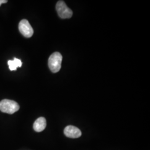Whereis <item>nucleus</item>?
Returning a JSON list of instances; mask_svg holds the SVG:
<instances>
[{
	"label": "nucleus",
	"instance_id": "obj_5",
	"mask_svg": "<svg viewBox=\"0 0 150 150\" xmlns=\"http://www.w3.org/2000/svg\"><path fill=\"white\" fill-rule=\"evenodd\" d=\"M64 134L66 137L69 138L76 139L81 136L82 132L79 128L74 126L70 125L65 127L64 129Z\"/></svg>",
	"mask_w": 150,
	"mask_h": 150
},
{
	"label": "nucleus",
	"instance_id": "obj_7",
	"mask_svg": "<svg viewBox=\"0 0 150 150\" xmlns=\"http://www.w3.org/2000/svg\"><path fill=\"white\" fill-rule=\"evenodd\" d=\"M9 69L11 71H16L17 67H21L22 66L21 61L20 59L14 58L13 60H9L8 61Z\"/></svg>",
	"mask_w": 150,
	"mask_h": 150
},
{
	"label": "nucleus",
	"instance_id": "obj_6",
	"mask_svg": "<svg viewBox=\"0 0 150 150\" xmlns=\"http://www.w3.org/2000/svg\"><path fill=\"white\" fill-rule=\"evenodd\" d=\"M46 127V119L41 117L38 118L33 123V127L36 132H40L43 131Z\"/></svg>",
	"mask_w": 150,
	"mask_h": 150
},
{
	"label": "nucleus",
	"instance_id": "obj_8",
	"mask_svg": "<svg viewBox=\"0 0 150 150\" xmlns=\"http://www.w3.org/2000/svg\"><path fill=\"white\" fill-rule=\"evenodd\" d=\"M7 2H8V1H7V0H0V6L2 4H6Z\"/></svg>",
	"mask_w": 150,
	"mask_h": 150
},
{
	"label": "nucleus",
	"instance_id": "obj_4",
	"mask_svg": "<svg viewBox=\"0 0 150 150\" xmlns=\"http://www.w3.org/2000/svg\"><path fill=\"white\" fill-rule=\"evenodd\" d=\"M18 28L20 32L25 38H31L33 34V30L27 20L24 19L20 22Z\"/></svg>",
	"mask_w": 150,
	"mask_h": 150
},
{
	"label": "nucleus",
	"instance_id": "obj_2",
	"mask_svg": "<svg viewBox=\"0 0 150 150\" xmlns=\"http://www.w3.org/2000/svg\"><path fill=\"white\" fill-rule=\"evenodd\" d=\"M62 56L61 54L56 52L52 54L48 59V67L53 73L59 71L61 68Z\"/></svg>",
	"mask_w": 150,
	"mask_h": 150
},
{
	"label": "nucleus",
	"instance_id": "obj_3",
	"mask_svg": "<svg viewBox=\"0 0 150 150\" xmlns=\"http://www.w3.org/2000/svg\"><path fill=\"white\" fill-rule=\"evenodd\" d=\"M56 8L59 16L62 18H69L73 15L72 11L67 6L64 1H58Z\"/></svg>",
	"mask_w": 150,
	"mask_h": 150
},
{
	"label": "nucleus",
	"instance_id": "obj_1",
	"mask_svg": "<svg viewBox=\"0 0 150 150\" xmlns=\"http://www.w3.org/2000/svg\"><path fill=\"white\" fill-rule=\"evenodd\" d=\"M20 109L19 105L15 101L4 99L0 102V111L8 114H13Z\"/></svg>",
	"mask_w": 150,
	"mask_h": 150
}]
</instances>
